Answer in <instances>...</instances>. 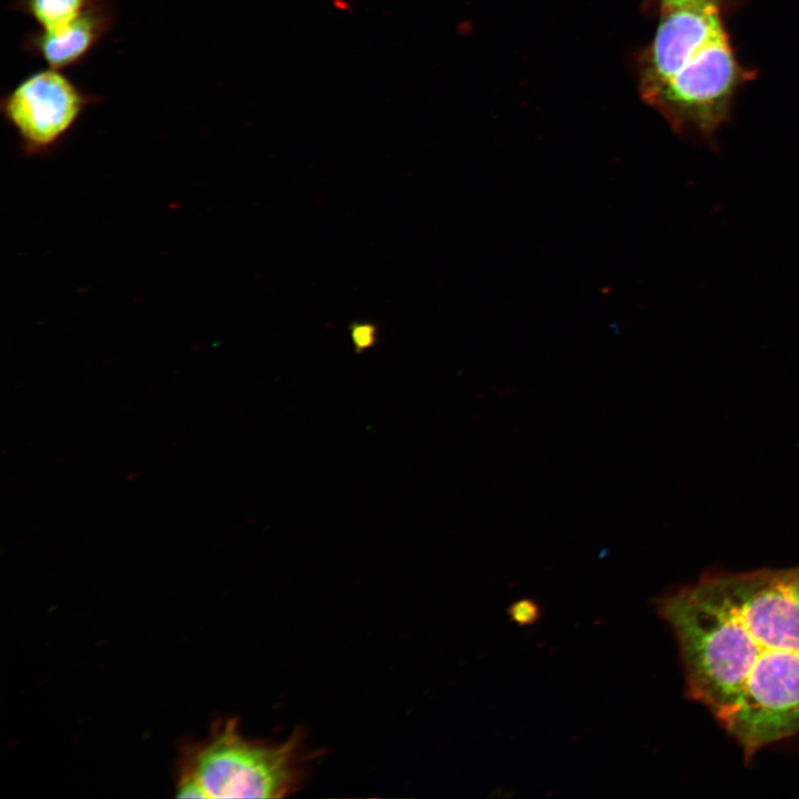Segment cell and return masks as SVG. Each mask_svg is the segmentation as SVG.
Masks as SVG:
<instances>
[{"instance_id":"6da1fadb","label":"cell","mask_w":799,"mask_h":799,"mask_svg":"<svg viewBox=\"0 0 799 799\" xmlns=\"http://www.w3.org/2000/svg\"><path fill=\"white\" fill-rule=\"evenodd\" d=\"M656 606L676 639L687 697L746 761L799 734V566L711 570Z\"/></svg>"},{"instance_id":"7a4b0ae2","label":"cell","mask_w":799,"mask_h":799,"mask_svg":"<svg viewBox=\"0 0 799 799\" xmlns=\"http://www.w3.org/2000/svg\"><path fill=\"white\" fill-rule=\"evenodd\" d=\"M752 74L736 55L721 4L692 3L663 10L641 92L677 131L711 142Z\"/></svg>"},{"instance_id":"3957f363","label":"cell","mask_w":799,"mask_h":799,"mask_svg":"<svg viewBox=\"0 0 799 799\" xmlns=\"http://www.w3.org/2000/svg\"><path fill=\"white\" fill-rule=\"evenodd\" d=\"M313 754L300 729L282 741L249 739L239 720L215 725L186 745L176 782L179 798H283L300 790Z\"/></svg>"},{"instance_id":"277c9868","label":"cell","mask_w":799,"mask_h":799,"mask_svg":"<svg viewBox=\"0 0 799 799\" xmlns=\"http://www.w3.org/2000/svg\"><path fill=\"white\" fill-rule=\"evenodd\" d=\"M100 100L62 70L48 68L22 78L0 100L3 120L16 133L26 158L57 151L85 110Z\"/></svg>"},{"instance_id":"5b68a950","label":"cell","mask_w":799,"mask_h":799,"mask_svg":"<svg viewBox=\"0 0 799 799\" xmlns=\"http://www.w3.org/2000/svg\"><path fill=\"white\" fill-rule=\"evenodd\" d=\"M114 18L110 1L104 2L65 24L29 32L22 49L48 68L63 70L77 65L112 30Z\"/></svg>"},{"instance_id":"8992f818","label":"cell","mask_w":799,"mask_h":799,"mask_svg":"<svg viewBox=\"0 0 799 799\" xmlns=\"http://www.w3.org/2000/svg\"><path fill=\"white\" fill-rule=\"evenodd\" d=\"M110 0H14L12 8L29 17L39 29L65 24Z\"/></svg>"},{"instance_id":"52a82bcc","label":"cell","mask_w":799,"mask_h":799,"mask_svg":"<svg viewBox=\"0 0 799 799\" xmlns=\"http://www.w3.org/2000/svg\"><path fill=\"white\" fill-rule=\"evenodd\" d=\"M508 615L517 625H533L540 617V608L532 599H519L508 607Z\"/></svg>"},{"instance_id":"ba28073f","label":"cell","mask_w":799,"mask_h":799,"mask_svg":"<svg viewBox=\"0 0 799 799\" xmlns=\"http://www.w3.org/2000/svg\"><path fill=\"white\" fill-rule=\"evenodd\" d=\"M350 334L356 353L374 346L378 336L376 326L368 322H354L350 326Z\"/></svg>"},{"instance_id":"9c48e42d","label":"cell","mask_w":799,"mask_h":799,"mask_svg":"<svg viewBox=\"0 0 799 799\" xmlns=\"http://www.w3.org/2000/svg\"><path fill=\"white\" fill-rule=\"evenodd\" d=\"M724 0H659L661 9H670L692 3H717L722 4Z\"/></svg>"},{"instance_id":"30bf717a","label":"cell","mask_w":799,"mask_h":799,"mask_svg":"<svg viewBox=\"0 0 799 799\" xmlns=\"http://www.w3.org/2000/svg\"><path fill=\"white\" fill-rule=\"evenodd\" d=\"M136 475H139V473H136V474H133V473H132L131 475H129V476L127 477V479L134 478Z\"/></svg>"}]
</instances>
